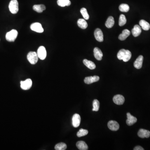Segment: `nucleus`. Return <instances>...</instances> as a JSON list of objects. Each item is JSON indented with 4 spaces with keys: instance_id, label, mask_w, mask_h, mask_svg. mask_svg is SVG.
<instances>
[{
    "instance_id": "f257e3e1",
    "label": "nucleus",
    "mask_w": 150,
    "mask_h": 150,
    "mask_svg": "<svg viewBox=\"0 0 150 150\" xmlns=\"http://www.w3.org/2000/svg\"><path fill=\"white\" fill-rule=\"evenodd\" d=\"M131 53L129 50L122 49L120 50L117 54L118 59L124 62H128L131 57Z\"/></svg>"
},
{
    "instance_id": "f03ea898",
    "label": "nucleus",
    "mask_w": 150,
    "mask_h": 150,
    "mask_svg": "<svg viewBox=\"0 0 150 150\" xmlns=\"http://www.w3.org/2000/svg\"><path fill=\"white\" fill-rule=\"evenodd\" d=\"M9 9L13 14H16L19 11V3L17 0H11L9 4Z\"/></svg>"
},
{
    "instance_id": "7ed1b4c3",
    "label": "nucleus",
    "mask_w": 150,
    "mask_h": 150,
    "mask_svg": "<svg viewBox=\"0 0 150 150\" xmlns=\"http://www.w3.org/2000/svg\"><path fill=\"white\" fill-rule=\"evenodd\" d=\"M18 32L16 30H12L9 32H8L5 36L6 40L9 42H14L17 38Z\"/></svg>"
},
{
    "instance_id": "20e7f679",
    "label": "nucleus",
    "mask_w": 150,
    "mask_h": 150,
    "mask_svg": "<svg viewBox=\"0 0 150 150\" xmlns=\"http://www.w3.org/2000/svg\"><path fill=\"white\" fill-rule=\"evenodd\" d=\"M27 59L31 64L34 65L38 61V57L36 52L31 51L27 55Z\"/></svg>"
},
{
    "instance_id": "39448f33",
    "label": "nucleus",
    "mask_w": 150,
    "mask_h": 150,
    "mask_svg": "<svg viewBox=\"0 0 150 150\" xmlns=\"http://www.w3.org/2000/svg\"><path fill=\"white\" fill-rule=\"evenodd\" d=\"M38 58L41 60H44L47 56V52L45 48L43 46L39 47L37 53Z\"/></svg>"
},
{
    "instance_id": "423d86ee",
    "label": "nucleus",
    "mask_w": 150,
    "mask_h": 150,
    "mask_svg": "<svg viewBox=\"0 0 150 150\" xmlns=\"http://www.w3.org/2000/svg\"><path fill=\"white\" fill-rule=\"evenodd\" d=\"M32 85V80L30 78L26 79L24 81H21V87L22 89L27 90L29 89Z\"/></svg>"
},
{
    "instance_id": "0eeeda50",
    "label": "nucleus",
    "mask_w": 150,
    "mask_h": 150,
    "mask_svg": "<svg viewBox=\"0 0 150 150\" xmlns=\"http://www.w3.org/2000/svg\"><path fill=\"white\" fill-rule=\"evenodd\" d=\"M31 30L37 33H41L44 31V29L41 24L39 23H35L31 25Z\"/></svg>"
},
{
    "instance_id": "6e6552de",
    "label": "nucleus",
    "mask_w": 150,
    "mask_h": 150,
    "mask_svg": "<svg viewBox=\"0 0 150 150\" xmlns=\"http://www.w3.org/2000/svg\"><path fill=\"white\" fill-rule=\"evenodd\" d=\"M109 129L112 131H117L119 129V125L118 123L114 120H110L108 123Z\"/></svg>"
},
{
    "instance_id": "1a4fd4ad",
    "label": "nucleus",
    "mask_w": 150,
    "mask_h": 150,
    "mask_svg": "<svg viewBox=\"0 0 150 150\" xmlns=\"http://www.w3.org/2000/svg\"><path fill=\"white\" fill-rule=\"evenodd\" d=\"M113 101L115 104L121 105L124 103L125 98L122 95H116L113 97Z\"/></svg>"
},
{
    "instance_id": "9d476101",
    "label": "nucleus",
    "mask_w": 150,
    "mask_h": 150,
    "mask_svg": "<svg viewBox=\"0 0 150 150\" xmlns=\"http://www.w3.org/2000/svg\"><path fill=\"white\" fill-rule=\"evenodd\" d=\"M80 120L81 118L79 114L77 113L74 114L72 118V124L74 128L78 127L80 124Z\"/></svg>"
},
{
    "instance_id": "9b49d317",
    "label": "nucleus",
    "mask_w": 150,
    "mask_h": 150,
    "mask_svg": "<svg viewBox=\"0 0 150 150\" xmlns=\"http://www.w3.org/2000/svg\"><path fill=\"white\" fill-rule=\"evenodd\" d=\"M94 36L96 40L99 42L103 41V34L101 29L96 28L94 31Z\"/></svg>"
},
{
    "instance_id": "f8f14e48",
    "label": "nucleus",
    "mask_w": 150,
    "mask_h": 150,
    "mask_svg": "<svg viewBox=\"0 0 150 150\" xmlns=\"http://www.w3.org/2000/svg\"><path fill=\"white\" fill-rule=\"evenodd\" d=\"M99 77L97 76L85 77L84 79V82L87 84H90L93 83L97 82L99 80Z\"/></svg>"
},
{
    "instance_id": "ddd939ff",
    "label": "nucleus",
    "mask_w": 150,
    "mask_h": 150,
    "mask_svg": "<svg viewBox=\"0 0 150 150\" xmlns=\"http://www.w3.org/2000/svg\"><path fill=\"white\" fill-rule=\"evenodd\" d=\"M127 120H126V123L129 126L133 125L137 121L136 118L132 116L131 113H127Z\"/></svg>"
},
{
    "instance_id": "4468645a",
    "label": "nucleus",
    "mask_w": 150,
    "mask_h": 150,
    "mask_svg": "<svg viewBox=\"0 0 150 150\" xmlns=\"http://www.w3.org/2000/svg\"><path fill=\"white\" fill-rule=\"evenodd\" d=\"M138 135L140 138H148L150 136V132L148 130L141 129L138 132Z\"/></svg>"
},
{
    "instance_id": "2eb2a0df",
    "label": "nucleus",
    "mask_w": 150,
    "mask_h": 150,
    "mask_svg": "<svg viewBox=\"0 0 150 150\" xmlns=\"http://www.w3.org/2000/svg\"><path fill=\"white\" fill-rule=\"evenodd\" d=\"M143 60V57L141 55L139 56L134 63V66L135 68L138 69H140L142 68Z\"/></svg>"
},
{
    "instance_id": "dca6fc26",
    "label": "nucleus",
    "mask_w": 150,
    "mask_h": 150,
    "mask_svg": "<svg viewBox=\"0 0 150 150\" xmlns=\"http://www.w3.org/2000/svg\"><path fill=\"white\" fill-rule=\"evenodd\" d=\"M94 56L95 58L98 61L102 60L103 54L100 49L97 47L95 48L94 50Z\"/></svg>"
},
{
    "instance_id": "f3484780",
    "label": "nucleus",
    "mask_w": 150,
    "mask_h": 150,
    "mask_svg": "<svg viewBox=\"0 0 150 150\" xmlns=\"http://www.w3.org/2000/svg\"><path fill=\"white\" fill-rule=\"evenodd\" d=\"M132 33L135 37L139 36L141 33V28L138 25H135L132 30Z\"/></svg>"
},
{
    "instance_id": "a211bd4d",
    "label": "nucleus",
    "mask_w": 150,
    "mask_h": 150,
    "mask_svg": "<svg viewBox=\"0 0 150 150\" xmlns=\"http://www.w3.org/2000/svg\"><path fill=\"white\" fill-rule=\"evenodd\" d=\"M131 34V32L128 29H125L123 30L122 33L120 34L118 36V38L120 41H124L126 39L128 36H129Z\"/></svg>"
},
{
    "instance_id": "6ab92c4d",
    "label": "nucleus",
    "mask_w": 150,
    "mask_h": 150,
    "mask_svg": "<svg viewBox=\"0 0 150 150\" xmlns=\"http://www.w3.org/2000/svg\"><path fill=\"white\" fill-rule=\"evenodd\" d=\"M76 146L80 150H87L88 146L86 143L83 141H79L76 143Z\"/></svg>"
},
{
    "instance_id": "aec40b11",
    "label": "nucleus",
    "mask_w": 150,
    "mask_h": 150,
    "mask_svg": "<svg viewBox=\"0 0 150 150\" xmlns=\"http://www.w3.org/2000/svg\"><path fill=\"white\" fill-rule=\"evenodd\" d=\"M33 10H35V11L39 13H41L43 12L44 10L46 9L45 5L43 4L41 5H33Z\"/></svg>"
},
{
    "instance_id": "412c9836",
    "label": "nucleus",
    "mask_w": 150,
    "mask_h": 150,
    "mask_svg": "<svg viewBox=\"0 0 150 150\" xmlns=\"http://www.w3.org/2000/svg\"><path fill=\"white\" fill-rule=\"evenodd\" d=\"M83 63L87 68L91 70L95 69L96 66L94 63L91 61H89L87 59L83 60Z\"/></svg>"
},
{
    "instance_id": "4be33fe9",
    "label": "nucleus",
    "mask_w": 150,
    "mask_h": 150,
    "mask_svg": "<svg viewBox=\"0 0 150 150\" xmlns=\"http://www.w3.org/2000/svg\"><path fill=\"white\" fill-rule=\"evenodd\" d=\"M77 24L79 28L83 29H85L87 28L88 24L85 20L83 19H79L77 21Z\"/></svg>"
},
{
    "instance_id": "5701e85b",
    "label": "nucleus",
    "mask_w": 150,
    "mask_h": 150,
    "mask_svg": "<svg viewBox=\"0 0 150 150\" xmlns=\"http://www.w3.org/2000/svg\"><path fill=\"white\" fill-rule=\"evenodd\" d=\"M139 24L143 30L148 31L150 28V24L144 20H141L139 22Z\"/></svg>"
},
{
    "instance_id": "b1692460",
    "label": "nucleus",
    "mask_w": 150,
    "mask_h": 150,
    "mask_svg": "<svg viewBox=\"0 0 150 150\" xmlns=\"http://www.w3.org/2000/svg\"><path fill=\"white\" fill-rule=\"evenodd\" d=\"M114 18L112 16H109L107 19V21H106L105 25L106 27L108 28H112L114 26Z\"/></svg>"
},
{
    "instance_id": "393cba45",
    "label": "nucleus",
    "mask_w": 150,
    "mask_h": 150,
    "mask_svg": "<svg viewBox=\"0 0 150 150\" xmlns=\"http://www.w3.org/2000/svg\"><path fill=\"white\" fill-rule=\"evenodd\" d=\"M57 4L59 6H61V7L68 6L71 5V2L70 0H58Z\"/></svg>"
},
{
    "instance_id": "a878e982",
    "label": "nucleus",
    "mask_w": 150,
    "mask_h": 150,
    "mask_svg": "<svg viewBox=\"0 0 150 150\" xmlns=\"http://www.w3.org/2000/svg\"><path fill=\"white\" fill-rule=\"evenodd\" d=\"M67 148V145L64 143H59L55 146V149L56 150H65Z\"/></svg>"
},
{
    "instance_id": "bb28decb",
    "label": "nucleus",
    "mask_w": 150,
    "mask_h": 150,
    "mask_svg": "<svg viewBox=\"0 0 150 150\" xmlns=\"http://www.w3.org/2000/svg\"><path fill=\"white\" fill-rule=\"evenodd\" d=\"M119 9L120 11L127 12L130 9L129 5L126 4H121L119 7Z\"/></svg>"
},
{
    "instance_id": "cd10ccee",
    "label": "nucleus",
    "mask_w": 150,
    "mask_h": 150,
    "mask_svg": "<svg viewBox=\"0 0 150 150\" xmlns=\"http://www.w3.org/2000/svg\"><path fill=\"white\" fill-rule=\"evenodd\" d=\"M93 111H98L99 109V106H100V103L99 101L97 99H95L93 103Z\"/></svg>"
},
{
    "instance_id": "c85d7f7f",
    "label": "nucleus",
    "mask_w": 150,
    "mask_h": 150,
    "mask_svg": "<svg viewBox=\"0 0 150 150\" xmlns=\"http://www.w3.org/2000/svg\"><path fill=\"white\" fill-rule=\"evenodd\" d=\"M127 20L125 15L123 14L120 15L119 19V25L120 26H124L126 23Z\"/></svg>"
},
{
    "instance_id": "c756f323",
    "label": "nucleus",
    "mask_w": 150,
    "mask_h": 150,
    "mask_svg": "<svg viewBox=\"0 0 150 150\" xmlns=\"http://www.w3.org/2000/svg\"><path fill=\"white\" fill-rule=\"evenodd\" d=\"M81 14L83 16L85 20H89V15L88 13L87 10L86 8H81L80 10Z\"/></svg>"
},
{
    "instance_id": "7c9ffc66",
    "label": "nucleus",
    "mask_w": 150,
    "mask_h": 150,
    "mask_svg": "<svg viewBox=\"0 0 150 150\" xmlns=\"http://www.w3.org/2000/svg\"><path fill=\"white\" fill-rule=\"evenodd\" d=\"M88 133H89V132L87 130L81 129L79 130V131L78 132L77 136L78 137H81L84 136L85 135H87Z\"/></svg>"
},
{
    "instance_id": "2f4dec72",
    "label": "nucleus",
    "mask_w": 150,
    "mask_h": 150,
    "mask_svg": "<svg viewBox=\"0 0 150 150\" xmlns=\"http://www.w3.org/2000/svg\"><path fill=\"white\" fill-rule=\"evenodd\" d=\"M134 150H144V148H143L142 147L140 146H137L134 148Z\"/></svg>"
}]
</instances>
